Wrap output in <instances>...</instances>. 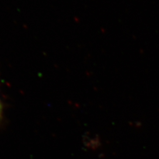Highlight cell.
<instances>
[{"mask_svg":"<svg viewBox=\"0 0 159 159\" xmlns=\"http://www.w3.org/2000/svg\"><path fill=\"white\" fill-rule=\"evenodd\" d=\"M2 107L1 102H0V118L2 117Z\"/></svg>","mask_w":159,"mask_h":159,"instance_id":"cell-2","label":"cell"},{"mask_svg":"<svg viewBox=\"0 0 159 159\" xmlns=\"http://www.w3.org/2000/svg\"><path fill=\"white\" fill-rule=\"evenodd\" d=\"M82 143L86 148L93 149V150H96V149L99 148L101 146L100 139L96 135L93 136L89 135V133H86L84 135Z\"/></svg>","mask_w":159,"mask_h":159,"instance_id":"cell-1","label":"cell"}]
</instances>
